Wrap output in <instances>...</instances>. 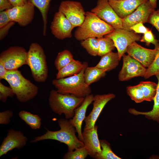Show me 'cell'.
I'll use <instances>...</instances> for the list:
<instances>
[{"instance_id": "obj_1", "label": "cell", "mask_w": 159, "mask_h": 159, "mask_svg": "<svg viewBox=\"0 0 159 159\" xmlns=\"http://www.w3.org/2000/svg\"><path fill=\"white\" fill-rule=\"evenodd\" d=\"M57 122L60 128L59 130L52 131L47 130L45 133L35 137L30 142L35 143L46 140H56L66 144L68 151H73L85 146L84 143L76 136V128L70 123L69 120L60 119Z\"/></svg>"}, {"instance_id": "obj_2", "label": "cell", "mask_w": 159, "mask_h": 159, "mask_svg": "<svg viewBox=\"0 0 159 159\" xmlns=\"http://www.w3.org/2000/svg\"><path fill=\"white\" fill-rule=\"evenodd\" d=\"M114 29L95 14L87 11L83 22L75 30L74 37L80 41L91 37L98 38L109 34Z\"/></svg>"}, {"instance_id": "obj_3", "label": "cell", "mask_w": 159, "mask_h": 159, "mask_svg": "<svg viewBox=\"0 0 159 159\" xmlns=\"http://www.w3.org/2000/svg\"><path fill=\"white\" fill-rule=\"evenodd\" d=\"M5 80L20 102H27L35 97L38 93L37 86L24 77L18 69L8 70Z\"/></svg>"}, {"instance_id": "obj_4", "label": "cell", "mask_w": 159, "mask_h": 159, "mask_svg": "<svg viewBox=\"0 0 159 159\" xmlns=\"http://www.w3.org/2000/svg\"><path fill=\"white\" fill-rule=\"evenodd\" d=\"M84 67L78 74L66 77L53 80L52 85L59 92L73 95L79 97L85 98L91 94V89L85 82Z\"/></svg>"}, {"instance_id": "obj_5", "label": "cell", "mask_w": 159, "mask_h": 159, "mask_svg": "<svg viewBox=\"0 0 159 159\" xmlns=\"http://www.w3.org/2000/svg\"><path fill=\"white\" fill-rule=\"evenodd\" d=\"M85 98L78 97L72 94H63L57 90H52L48 101L54 112L59 115L64 114L65 118L68 119L73 117L75 110L81 104Z\"/></svg>"}, {"instance_id": "obj_6", "label": "cell", "mask_w": 159, "mask_h": 159, "mask_svg": "<svg viewBox=\"0 0 159 159\" xmlns=\"http://www.w3.org/2000/svg\"><path fill=\"white\" fill-rule=\"evenodd\" d=\"M26 64L36 82L42 83L46 81L48 76L46 56L43 49L37 43H32L29 46L27 53Z\"/></svg>"}, {"instance_id": "obj_7", "label": "cell", "mask_w": 159, "mask_h": 159, "mask_svg": "<svg viewBox=\"0 0 159 159\" xmlns=\"http://www.w3.org/2000/svg\"><path fill=\"white\" fill-rule=\"evenodd\" d=\"M27 52L19 46H11L2 52L0 54V62L7 70H14L26 64Z\"/></svg>"}, {"instance_id": "obj_8", "label": "cell", "mask_w": 159, "mask_h": 159, "mask_svg": "<svg viewBox=\"0 0 159 159\" xmlns=\"http://www.w3.org/2000/svg\"><path fill=\"white\" fill-rule=\"evenodd\" d=\"M105 37L111 39L114 42L117 50L120 60L122 57L126 52L127 47L133 42L140 40L141 37L132 30H127L123 29H114Z\"/></svg>"}, {"instance_id": "obj_9", "label": "cell", "mask_w": 159, "mask_h": 159, "mask_svg": "<svg viewBox=\"0 0 159 159\" xmlns=\"http://www.w3.org/2000/svg\"><path fill=\"white\" fill-rule=\"evenodd\" d=\"M59 11L62 13L74 27L80 26L84 21L86 12L79 1L66 0L62 1Z\"/></svg>"}, {"instance_id": "obj_10", "label": "cell", "mask_w": 159, "mask_h": 159, "mask_svg": "<svg viewBox=\"0 0 159 159\" xmlns=\"http://www.w3.org/2000/svg\"><path fill=\"white\" fill-rule=\"evenodd\" d=\"M90 11L114 29H123L122 19L117 15L108 0H98L96 6Z\"/></svg>"}, {"instance_id": "obj_11", "label": "cell", "mask_w": 159, "mask_h": 159, "mask_svg": "<svg viewBox=\"0 0 159 159\" xmlns=\"http://www.w3.org/2000/svg\"><path fill=\"white\" fill-rule=\"evenodd\" d=\"M123 64L118 75L120 81H124L138 77H144L147 68L129 55L124 54Z\"/></svg>"}, {"instance_id": "obj_12", "label": "cell", "mask_w": 159, "mask_h": 159, "mask_svg": "<svg viewBox=\"0 0 159 159\" xmlns=\"http://www.w3.org/2000/svg\"><path fill=\"white\" fill-rule=\"evenodd\" d=\"M154 10L149 0L143 3L132 13L122 19L123 28L131 31L130 27L136 24L148 23L150 15Z\"/></svg>"}, {"instance_id": "obj_13", "label": "cell", "mask_w": 159, "mask_h": 159, "mask_svg": "<svg viewBox=\"0 0 159 159\" xmlns=\"http://www.w3.org/2000/svg\"><path fill=\"white\" fill-rule=\"evenodd\" d=\"M34 6L29 1L25 5L13 6L7 10L12 21L17 22L21 26H25L32 21L34 14Z\"/></svg>"}, {"instance_id": "obj_14", "label": "cell", "mask_w": 159, "mask_h": 159, "mask_svg": "<svg viewBox=\"0 0 159 159\" xmlns=\"http://www.w3.org/2000/svg\"><path fill=\"white\" fill-rule=\"evenodd\" d=\"M74 28L65 15L59 11L55 13L50 26L53 35L59 39L71 38Z\"/></svg>"}, {"instance_id": "obj_15", "label": "cell", "mask_w": 159, "mask_h": 159, "mask_svg": "<svg viewBox=\"0 0 159 159\" xmlns=\"http://www.w3.org/2000/svg\"><path fill=\"white\" fill-rule=\"evenodd\" d=\"M115 97V95L113 93L97 94L94 96L92 110L90 114L86 117L84 120L85 126L84 130L91 129L94 127L98 118L105 105Z\"/></svg>"}, {"instance_id": "obj_16", "label": "cell", "mask_w": 159, "mask_h": 159, "mask_svg": "<svg viewBox=\"0 0 159 159\" xmlns=\"http://www.w3.org/2000/svg\"><path fill=\"white\" fill-rule=\"evenodd\" d=\"M27 138L20 131L10 129L0 147V157L15 148L19 149L26 145Z\"/></svg>"}, {"instance_id": "obj_17", "label": "cell", "mask_w": 159, "mask_h": 159, "mask_svg": "<svg viewBox=\"0 0 159 159\" xmlns=\"http://www.w3.org/2000/svg\"><path fill=\"white\" fill-rule=\"evenodd\" d=\"M156 49L144 48L135 42L127 47L128 54L138 61L145 67H148L155 58Z\"/></svg>"}, {"instance_id": "obj_18", "label": "cell", "mask_w": 159, "mask_h": 159, "mask_svg": "<svg viewBox=\"0 0 159 159\" xmlns=\"http://www.w3.org/2000/svg\"><path fill=\"white\" fill-rule=\"evenodd\" d=\"M94 96L92 94L86 96L81 104L75 110L73 117L69 120L70 123L76 128L78 138L83 142V138L82 131V123L86 117L85 114L87 107L93 101Z\"/></svg>"}, {"instance_id": "obj_19", "label": "cell", "mask_w": 159, "mask_h": 159, "mask_svg": "<svg viewBox=\"0 0 159 159\" xmlns=\"http://www.w3.org/2000/svg\"><path fill=\"white\" fill-rule=\"evenodd\" d=\"M148 0H109V3L122 19L129 15L141 4Z\"/></svg>"}, {"instance_id": "obj_20", "label": "cell", "mask_w": 159, "mask_h": 159, "mask_svg": "<svg viewBox=\"0 0 159 159\" xmlns=\"http://www.w3.org/2000/svg\"><path fill=\"white\" fill-rule=\"evenodd\" d=\"M97 126L95 125L93 128L84 130L82 132L85 146L88 155L93 158L102 150L97 133Z\"/></svg>"}, {"instance_id": "obj_21", "label": "cell", "mask_w": 159, "mask_h": 159, "mask_svg": "<svg viewBox=\"0 0 159 159\" xmlns=\"http://www.w3.org/2000/svg\"><path fill=\"white\" fill-rule=\"evenodd\" d=\"M158 80L156 95L153 99L154 105L152 109L148 112H140L134 108H130L128 112L134 115L144 116L147 119L156 122L159 124V73L155 75Z\"/></svg>"}, {"instance_id": "obj_22", "label": "cell", "mask_w": 159, "mask_h": 159, "mask_svg": "<svg viewBox=\"0 0 159 159\" xmlns=\"http://www.w3.org/2000/svg\"><path fill=\"white\" fill-rule=\"evenodd\" d=\"M87 62L82 63L73 59L66 66L58 71L56 78L60 79L73 76L79 73L85 67L88 66Z\"/></svg>"}, {"instance_id": "obj_23", "label": "cell", "mask_w": 159, "mask_h": 159, "mask_svg": "<svg viewBox=\"0 0 159 159\" xmlns=\"http://www.w3.org/2000/svg\"><path fill=\"white\" fill-rule=\"evenodd\" d=\"M120 61L117 52L111 51L101 56L100 60L95 66L106 72L116 67Z\"/></svg>"}, {"instance_id": "obj_24", "label": "cell", "mask_w": 159, "mask_h": 159, "mask_svg": "<svg viewBox=\"0 0 159 159\" xmlns=\"http://www.w3.org/2000/svg\"><path fill=\"white\" fill-rule=\"evenodd\" d=\"M106 71L95 66L87 67L84 72V78L86 83L90 86L91 84L99 80L106 75Z\"/></svg>"}, {"instance_id": "obj_25", "label": "cell", "mask_w": 159, "mask_h": 159, "mask_svg": "<svg viewBox=\"0 0 159 159\" xmlns=\"http://www.w3.org/2000/svg\"><path fill=\"white\" fill-rule=\"evenodd\" d=\"M39 11L42 18L43 24V34H46L47 16L49 4L51 0H29Z\"/></svg>"}, {"instance_id": "obj_26", "label": "cell", "mask_w": 159, "mask_h": 159, "mask_svg": "<svg viewBox=\"0 0 159 159\" xmlns=\"http://www.w3.org/2000/svg\"><path fill=\"white\" fill-rule=\"evenodd\" d=\"M138 85L143 92L145 100H153L156 94L157 84L150 81H141Z\"/></svg>"}, {"instance_id": "obj_27", "label": "cell", "mask_w": 159, "mask_h": 159, "mask_svg": "<svg viewBox=\"0 0 159 159\" xmlns=\"http://www.w3.org/2000/svg\"><path fill=\"white\" fill-rule=\"evenodd\" d=\"M19 115L20 117L32 129L36 130L40 127L41 119L38 115L24 110L20 111Z\"/></svg>"}, {"instance_id": "obj_28", "label": "cell", "mask_w": 159, "mask_h": 159, "mask_svg": "<svg viewBox=\"0 0 159 159\" xmlns=\"http://www.w3.org/2000/svg\"><path fill=\"white\" fill-rule=\"evenodd\" d=\"M101 148L100 153L97 154L94 158L97 159H121L112 150L110 143L105 140H100Z\"/></svg>"}, {"instance_id": "obj_29", "label": "cell", "mask_w": 159, "mask_h": 159, "mask_svg": "<svg viewBox=\"0 0 159 159\" xmlns=\"http://www.w3.org/2000/svg\"><path fill=\"white\" fill-rule=\"evenodd\" d=\"M80 44L91 55L93 56L98 55L99 43L97 38L95 37L88 38L81 41Z\"/></svg>"}, {"instance_id": "obj_30", "label": "cell", "mask_w": 159, "mask_h": 159, "mask_svg": "<svg viewBox=\"0 0 159 159\" xmlns=\"http://www.w3.org/2000/svg\"><path fill=\"white\" fill-rule=\"evenodd\" d=\"M73 59V55L68 50H64L59 52L54 62L56 69L58 71L67 65Z\"/></svg>"}, {"instance_id": "obj_31", "label": "cell", "mask_w": 159, "mask_h": 159, "mask_svg": "<svg viewBox=\"0 0 159 159\" xmlns=\"http://www.w3.org/2000/svg\"><path fill=\"white\" fill-rule=\"evenodd\" d=\"M99 43L98 56H101L113 50L115 47L113 41L110 38L105 37L97 38Z\"/></svg>"}, {"instance_id": "obj_32", "label": "cell", "mask_w": 159, "mask_h": 159, "mask_svg": "<svg viewBox=\"0 0 159 159\" xmlns=\"http://www.w3.org/2000/svg\"><path fill=\"white\" fill-rule=\"evenodd\" d=\"M155 48L156 49L155 59L151 64L147 68L143 77L146 79L159 73V43Z\"/></svg>"}, {"instance_id": "obj_33", "label": "cell", "mask_w": 159, "mask_h": 159, "mask_svg": "<svg viewBox=\"0 0 159 159\" xmlns=\"http://www.w3.org/2000/svg\"><path fill=\"white\" fill-rule=\"evenodd\" d=\"M127 92L131 99L136 103H140L145 100L143 93L138 85L127 86Z\"/></svg>"}, {"instance_id": "obj_34", "label": "cell", "mask_w": 159, "mask_h": 159, "mask_svg": "<svg viewBox=\"0 0 159 159\" xmlns=\"http://www.w3.org/2000/svg\"><path fill=\"white\" fill-rule=\"evenodd\" d=\"M88 155L86 147H81L74 150L68 151L66 153L63 158L64 159H85Z\"/></svg>"}, {"instance_id": "obj_35", "label": "cell", "mask_w": 159, "mask_h": 159, "mask_svg": "<svg viewBox=\"0 0 159 159\" xmlns=\"http://www.w3.org/2000/svg\"><path fill=\"white\" fill-rule=\"evenodd\" d=\"M15 95L13 90L10 87L6 86L0 82V100L5 102L6 101L8 97H13Z\"/></svg>"}, {"instance_id": "obj_36", "label": "cell", "mask_w": 159, "mask_h": 159, "mask_svg": "<svg viewBox=\"0 0 159 159\" xmlns=\"http://www.w3.org/2000/svg\"><path fill=\"white\" fill-rule=\"evenodd\" d=\"M140 41L141 42L145 43L148 46H149L150 43L153 44L155 46L159 43L158 40L155 38L151 30L150 29L144 34Z\"/></svg>"}, {"instance_id": "obj_37", "label": "cell", "mask_w": 159, "mask_h": 159, "mask_svg": "<svg viewBox=\"0 0 159 159\" xmlns=\"http://www.w3.org/2000/svg\"><path fill=\"white\" fill-rule=\"evenodd\" d=\"M148 23L152 24L159 32V9L152 12L149 17Z\"/></svg>"}, {"instance_id": "obj_38", "label": "cell", "mask_w": 159, "mask_h": 159, "mask_svg": "<svg viewBox=\"0 0 159 159\" xmlns=\"http://www.w3.org/2000/svg\"><path fill=\"white\" fill-rule=\"evenodd\" d=\"M13 113L10 110H7L0 112V124H8L10 122V118L13 116Z\"/></svg>"}, {"instance_id": "obj_39", "label": "cell", "mask_w": 159, "mask_h": 159, "mask_svg": "<svg viewBox=\"0 0 159 159\" xmlns=\"http://www.w3.org/2000/svg\"><path fill=\"white\" fill-rule=\"evenodd\" d=\"M12 21L10 18L7 10L0 11V28H1Z\"/></svg>"}, {"instance_id": "obj_40", "label": "cell", "mask_w": 159, "mask_h": 159, "mask_svg": "<svg viewBox=\"0 0 159 159\" xmlns=\"http://www.w3.org/2000/svg\"><path fill=\"white\" fill-rule=\"evenodd\" d=\"M149 29L145 27L142 23L136 24L130 28V30L133 31L136 33L144 34Z\"/></svg>"}, {"instance_id": "obj_41", "label": "cell", "mask_w": 159, "mask_h": 159, "mask_svg": "<svg viewBox=\"0 0 159 159\" xmlns=\"http://www.w3.org/2000/svg\"><path fill=\"white\" fill-rule=\"evenodd\" d=\"M16 22L11 21L5 26L0 28V39H3L8 33L10 28L14 25Z\"/></svg>"}, {"instance_id": "obj_42", "label": "cell", "mask_w": 159, "mask_h": 159, "mask_svg": "<svg viewBox=\"0 0 159 159\" xmlns=\"http://www.w3.org/2000/svg\"><path fill=\"white\" fill-rule=\"evenodd\" d=\"M13 7L9 0H0V11L9 9Z\"/></svg>"}, {"instance_id": "obj_43", "label": "cell", "mask_w": 159, "mask_h": 159, "mask_svg": "<svg viewBox=\"0 0 159 159\" xmlns=\"http://www.w3.org/2000/svg\"><path fill=\"white\" fill-rule=\"evenodd\" d=\"M13 6H21L27 3L29 0H9Z\"/></svg>"}, {"instance_id": "obj_44", "label": "cell", "mask_w": 159, "mask_h": 159, "mask_svg": "<svg viewBox=\"0 0 159 159\" xmlns=\"http://www.w3.org/2000/svg\"><path fill=\"white\" fill-rule=\"evenodd\" d=\"M2 63L0 62V80H5L7 71Z\"/></svg>"}, {"instance_id": "obj_45", "label": "cell", "mask_w": 159, "mask_h": 159, "mask_svg": "<svg viewBox=\"0 0 159 159\" xmlns=\"http://www.w3.org/2000/svg\"><path fill=\"white\" fill-rule=\"evenodd\" d=\"M153 7L155 9L157 6V0H149Z\"/></svg>"}, {"instance_id": "obj_46", "label": "cell", "mask_w": 159, "mask_h": 159, "mask_svg": "<svg viewBox=\"0 0 159 159\" xmlns=\"http://www.w3.org/2000/svg\"></svg>"}]
</instances>
